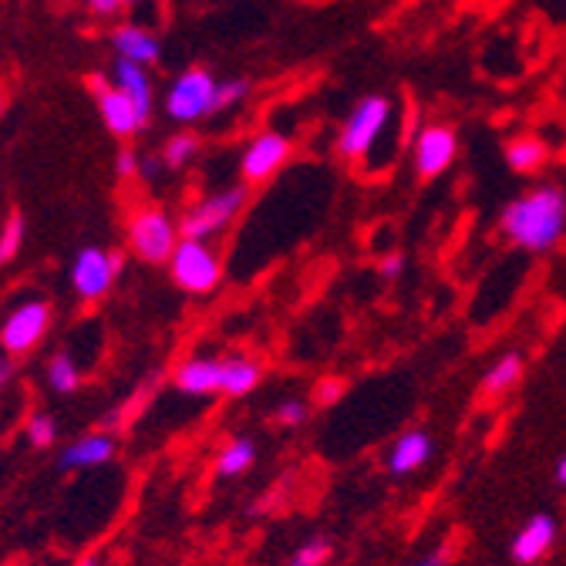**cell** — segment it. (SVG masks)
<instances>
[{
    "label": "cell",
    "instance_id": "5bb4252c",
    "mask_svg": "<svg viewBox=\"0 0 566 566\" xmlns=\"http://www.w3.org/2000/svg\"><path fill=\"white\" fill-rule=\"evenodd\" d=\"M115 439L112 436H105V432H98V436H85V439H78V442H71L64 452H61V459H57V469H64V472H71V469H95V465H105V462H112L115 459Z\"/></svg>",
    "mask_w": 566,
    "mask_h": 566
},
{
    "label": "cell",
    "instance_id": "2e32d148",
    "mask_svg": "<svg viewBox=\"0 0 566 566\" xmlns=\"http://www.w3.org/2000/svg\"><path fill=\"white\" fill-rule=\"evenodd\" d=\"M432 436L429 432H421V429H411V432H405L398 442H395V449H391V455H388V472L391 475H411V472H418L424 462L432 459Z\"/></svg>",
    "mask_w": 566,
    "mask_h": 566
},
{
    "label": "cell",
    "instance_id": "52a82bcc",
    "mask_svg": "<svg viewBox=\"0 0 566 566\" xmlns=\"http://www.w3.org/2000/svg\"><path fill=\"white\" fill-rule=\"evenodd\" d=\"M51 327V304L48 301H24L14 307L4 324H0V350L8 358H21V354L34 350Z\"/></svg>",
    "mask_w": 566,
    "mask_h": 566
},
{
    "label": "cell",
    "instance_id": "d4e9b609",
    "mask_svg": "<svg viewBox=\"0 0 566 566\" xmlns=\"http://www.w3.org/2000/svg\"><path fill=\"white\" fill-rule=\"evenodd\" d=\"M54 439H57V421H54V415H48V411L31 415V421H28V442L34 449H48V446H54Z\"/></svg>",
    "mask_w": 566,
    "mask_h": 566
},
{
    "label": "cell",
    "instance_id": "f546056e",
    "mask_svg": "<svg viewBox=\"0 0 566 566\" xmlns=\"http://www.w3.org/2000/svg\"><path fill=\"white\" fill-rule=\"evenodd\" d=\"M82 4H85V8H92L95 14L108 18V14H115V11H122V8L138 4V0H82Z\"/></svg>",
    "mask_w": 566,
    "mask_h": 566
},
{
    "label": "cell",
    "instance_id": "ba28073f",
    "mask_svg": "<svg viewBox=\"0 0 566 566\" xmlns=\"http://www.w3.org/2000/svg\"><path fill=\"white\" fill-rule=\"evenodd\" d=\"M118 273H122V253L85 247L75 256V263H71V287H75L82 301H98L115 287Z\"/></svg>",
    "mask_w": 566,
    "mask_h": 566
},
{
    "label": "cell",
    "instance_id": "277c9868",
    "mask_svg": "<svg viewBox=\"0 0 566 566\" xmlns=\"http://www.w3.org/2000/svg\"><path fill=\"white\" fill-rule=\"evenodd\" d=\"M169 273L176 280V287L192 294V297H206L220 287L223 280V263L209 243L199 240H179L172 260H169Z\"/></svg>",
    "mask_w": 566,
    "mask_h": 566
},
{
    "label": "cell",
    "instance_id": "e575fe53",
    "mask_svg": "<svg viewBox=\"0 0 566 566\" xmlns=\"http://www.w3.org/2000/svg\"><path fill=\"white\" fill-rule=\"evenodd\" d=\"M556 485H563V489H566V455L556 462Z\"/></svg>",
    "mask_w": 566,
    "mask_h": 566
},
{
    "label": "cell",
    "instance_id": "30bf717a",
    "mask_svg": "<svg viewBox=\"0 0 566 566\" xmlns=\"http://www.w3.org/2000/svg\"><path fill=\"white\" fill-rule=\"evenodd\" d=\"M455 159V132L449 125H429L418 132L415 142V172L421 179L442 176Z\"/></svg>",
    "mask_w": 566,
    "mask_h": 566
},
{
    "label": "cell",
    "instance_id": "ac0fdd59",
    "mask_svg": "<svg viewBox=\"0 0 566 566\" xmlns=\"http://www.w3.org/2000/svg\"><path fill=\"white\" fill-rule=\"evenodd\" d=\"M263 378V365L247 358V354H233V358H223V371H220V395L227 398H243L250 395Z\"/></svg>",
    "mask_w": 566,
    "mask_h": 566
},
{
    "label": "cell",
    "instance_id": "7c38bea8",
    "mask_svg": "<svg viewBox=\"0 0 566 566\" xmlns=\"http://www.w3.org/2000/svg\"><path fill=\"white\" fill-rule=\"evenodd\" d=\"M553 539H556V520H553L549 513H536V516L526 520V526L513 536L510 553H513V559H516L520 566H533V563H539V559L549 553Z\"/></svg>",
    "mask_w": 566,
    "mask_h": 566
},
{
    "label": "cell",
    "instance_id": "4dcf8cb0",
    "mask_svg": "<svg viewBox=\"0 0 566 566\" xmlns=\"http://www.w3.org/2000/svg\"><path fill=\"white\" fill-rule=\"evenodd\" d=\"M138 156L132 153V149H122L118 153V159H115V172H118V179H132V176H138Z\"/></svg>",
    "mask_w": 566,
    "mask_h": 566
},
{
    "label": "cell",
    "instance_id": "7402d4cb",
    "mask_svg": "<svg viewBox=\"0 0 566 566\" xmlns=\"http://www.w3.org/2000/svg\"><path fill=\"white\" fill-rule=\"evenodd\" d=\"M253 462H256V446H253L250 439H233V442L220 452V459H217V475H220V479H237V475L250 472Z\"/></svg>",
    "mask_w": 566,
    "mask_h": 566
},
{
    "label": "cell",
    "instance_id": "e0dca14e",
    "mask_svg": "<svg viewBox=\"0 0 566 566\" xmlns=\"http://www.w3.org/2000/svg\"><path fill=\"white\" fill-rule=\"evenodd\" d=\"M220 371H223V361H217V358H189L176 371V388L182 395H196V398L217 395L220 391Z\"/></svg>",
    "mask_w": 566,
    "mask_h": 566
},
{
    "label": "cell",
    "instance_id": "5b68a950",
    "mask_svg": "<svg viewBox=\"0 0 566 566\" xmlns=\"http://www.w3.org/2000/svg\"><path fill=\"white\" fill-rule=\"evenodd\" d=\"M388 118H391V102L385 95H368L354 105V112L347 115V122L340 125V135H337L340 159H347V163L365 159L378 142V135L385 132Z\"/></svg>",
    "mask_w": 566,
    "mask_h": 566
},
{
    "label": "cell",
    "instance_id": "3957f363",
    "mask_svg": "<svg viewBox=\"0 0 566 566\" xmlns=\"http://www.w3.org/2000/svg\"><path fill=\"white\" fill-rule=\"evenodd\" d=\"M247 206V189L243 186H230L217 196H206L202 202L189 206L179 220V237L182 240H199V243H209L223 237L233 220L243 212Z\"/></svg>",
    "mask_w": 566,
    "mask_h": 566
},
{
    "label": "cell",
    "instance_id": "ffe728a7",
    "mask_svg": "<svg viewBox=\"0 0 566 566\" xmlns=\"http://www.w3.org/2000/svg\"><path fill=\"white\" fill-rule=\"evenodd\" d=\"M520 378H523V358H520L516 350H510V354H503V358L485 371L482 395L485 398H503L506 391H513L520 385Z\"/></svg>",
    "mask_w": 566,
    "mask_h": 566
},
{
    "label": "cell",
    "instance_id": "8992f818",
    "mask_svg": "<svg viewBox=\"0 0 566 566\" xmlns=\"http://www.w3.org/2000/svg\"><path fill=\"white\" fill-rule=\"evenodd\" d=\"M217 78L209 75L206 67H189L172 82L169 95H166V115L172 122L192 125L206 115L217 112Z\"/></svg>",
    "mask_w": 566,
    "mask_h": 566
},
{
    "label": "cell",
    "instance_id": "484cf974",
    "mask_svg": "<svg viewBox=\"0 0 566 566\" xmlns=\"http://www.w3.org/2000/svg\"><path fill=\"white\" fill-rule=\"evenodd\" d=\"M327 559H331V543L321 539V536H314L311 543L297 546V553L291 556L287 566H324Z\"/></svg>",
    "mask_w": 566,
    "mask_h": 566
},
{
    "label": "cell",
    "instance_id": "9c48e42d",
    "mask_svg": "<svg viewBox=\"0 0 566 566\" xmlns=\"http://www.w3.org/2000/svg\"><path fill=\"white\" fill-rule=\"evenodd\" d=\"M294 146H291V138L287 135H280V132H260L243 159H240V172L250 186H260V182H270L283 166H287Z\"/></svg>",
    "mask_w": 566,
    "mask_h": 566
},
{
    "label": "cell",
    "instance_id": "4316f807",
    "mask_svg": "<svg viewBox=\"0 0 566 566\" xmlns=\"http://www.w3.org/2000/svg\"><path fill=\"white\" fill-rule=\"evenodd\" d=\"M304 418H307V405L297 401V398L280 401L276 411H273V421L280 424V429H297V424H304Z\"/></svg>",
    "mask_w": 566,
    "mask_h": 566
},
{
    "label": "cell",
    "instance_id": "f1b7e54d",
    "mask_svg": "<svg viewBox=\"0 0 566 566\" xmlns=\"http://www.w3.org/2000/svg\"><path fill=\"white\" fill-rule=\"evenodd\" d=\"M344 391H347L344 378H324V381L314 388V401H317V405H334Z\"/></svg>",
    "mask_w": 566,
    "mask_h": 566
},
{
    "label": "cell",
    "instance_id": "d6986e66",
    "mask_svg": "<svg viewBox=\"0 0 566 566\" xmlns=\"http://www.w3.org/2000/svg\"><path fill=\"white\" fill-rule=\"evenodd\" d=\"M546 142L536 138V135H520L506 146V166L520 176H530V172H539L546 166Z\"/></svg>",
    "mask_w": 566,
    "mask_h": 566
},
{
    "label": "cell",
    "instance_id": "83f0119b",
    "mask_svg": "<svg viewBox=\"0 0 566 566\" xmlns=\"http://www.w3.org/2000/svg\"><path fill=\"white\" fill-rule=\"evenodd\" d=\"M247 92H250V82H243V78L220 82V85H217V112L233 108L237 102H243V98H247Z\"/></svg>",
    "mask_w": 566,
    "mask_h": 566
},
{
    "label": "cell",
    "instance_id": "8fae6325",
    "mask_svg": "<svg viewBox=\"0 0 566 566\" xmlns=\"http://www.w3.org/2000/svg\"><path fill=\"white\" fill-rule=\"evenodd\" d=\"M95 98H98L102 122H105V128L115 138H132L142 125H146V118H142V112L135 108V102L128 95H122L115 85L102 82V78H95Z\"/></svg>",
    "mask_w": 566,
    "mask_h": 566
},
{
    "label": "cell",
    "instance_id": "44dd1931",
    "mask_svg": "<svg viewBox=\"0 0 566 566\" xmlns=\"http://www.w3.org/2000/svg\"><path fill=\"white\" fill-rule=\"evenodd\" d=\"M44 375H48V388L54 395H75L82 388V371H78L75 358H71L67 350L54 354V358L48 361V368H44Z\"/></svg>",
    "mask_w": 566,
    "mask_h": 566
},
{
    "label": "cell",
    "instance_id": "6da1fadb",
    "mask_svg": "<svg viewBox=\"0 0 566 566\" xmlns=\"http://www.w3.org/2000/svg\"><path fill=\"white\" fill-rule=\"evenodd\" d=\"M503 237L520 250L543 253L559 243L566 233V192L556 186H539L513 199L500 217Z\"/></svg>",
    "mask_w": 566,
    "mask_h": 566
},
{
    "label": "cell",
    "instance_id": "1f68e13d",
    "mask_svg": "<svg viewBox=\"0 0 566 566\" xmlns=\"http://www.w3.org/2000/svg\"><path fill=\"white\" fill-rule=\"evenodd\" d=\"M378 270H381V276L395 280V276L405 270V253H391V256H385V260L378 263Z\"/></svg>",
    "mask_w": 566,
    "mask_h": 566
},
{
    "label": "cell",
    "instance_id": "836d02e7",
    "mask_svg": "<svg viewBox=\"0 0 566 566\" xmlns=\"http://www.w3.org/2000/svg\"><path fill=\"white\" fill-rule=\"evenodd\" d=\"M14 378V361L8 358V354H0V391H4Z\"/></svg>",
    "mask_w": 566,
    "mask_h": 566
},
{
    "label": "cell",
    "instance_id": "cb8c5ba5",
    "mask_svg": "<svg viewBox=\"0 0 566 566\" xmlns=\"http://www.w3.org/2000/svg\"><path fill=\"white\" fill-rule=\"evenodd\" d=\"M21 243H24V217L21 212H11L8 223L0 227V266L18 256Z\"/></svg>",
    "mask_w": 566,
    "mask_h": 566
},
{
    "label": "cell",
    "instance_id": "4fadbf2b",
    "mask_svg": "<svg viewBox=\"0 0 566 566\" xmlns=\"http://www.w3.org/2000/svg\"><path fill=\"white\" fill-rule=\"evenodd\" d=\"M112 85L128 95L135 102V108L142 112V118L149 122L153 115V78H149V71L135 64V61H125V57H115L112 64Z\"/></svg>",
    "mask_w": 566,
    "mask_h": 566
},
{
    "label": "cell",
    "instance_id": "9a60e30c",
    "mask_svg": "<svg viewBox=\"0 0 566 566\" xmlns=\"http://www.w3.org/2000/svg\"><path fill=\"white\" fill-rule=\"evenodd\" d=\"M112 48L115 57L135 61L142 67H149L153 61H159V38L146 28H135V24H122L112 31Z\"/></svg>",
    "mask_w": 566,
    "mask_h": 566
},
{
    "label": "cell",
    "instance_id": "603a6c76",
    "mask_svg": "<svg viewBox=\"0 0 566 566\" xmlns=\"http://www.w3.org/2000/svg\"><path fill=\"white\" fill-rule=\"evenodd\" d=\"M199 156V138L182 132V135H172L166 146H163V166L166 169H182L189 166L192 159Z\"/></svg>",
    "mask_w": 566,
    "mask_h": 566
},
{
    "label": "cell",
    "instance_id": "7a4b0ae2",
    "mask_svg": "<svg viewBox=\"0 0 566 566\" xmlns=\"http://www.w3.org/2000/svg\"><path fill=\"white\" fill-rule=\"evenodd\" d=\"M179 240H182L179 223L163 206H138L125 223V243L142 263H153V266L169 263Z\"/></svg>",
    "mask_w": 566,
    "mask_h": 566
},
{
    "label": "cell",
    "instance_id": "d590c367",
    "mask_svg": "<svg viewBox=\"0 0 566 566\" xmlns=\"http://www.w3.org/2000/svg\"><path fill=\"white\" fill-rule=\"evenodd\" d=\"M75 566H95V556H85V559H78Z\"/></svg>",
    "mask_w": 566,
    "mask_h": 566
},
{
    "label": "cell",
    "instance_id": "d6a6232c",
    "mask_svg": "<svg viewBox=\"0 0 566 566\" xmlns=\"http://www.w3.org/2000/svg\"><path fill=\"white\" fill-rule=\"evenodd\" d=\"M411 566H449V546L432 549L429 556H421V559H418V563H411Z\"/></svg>",
    "mask_w": 566,
    "mask_h": 566
}]
</instances>
